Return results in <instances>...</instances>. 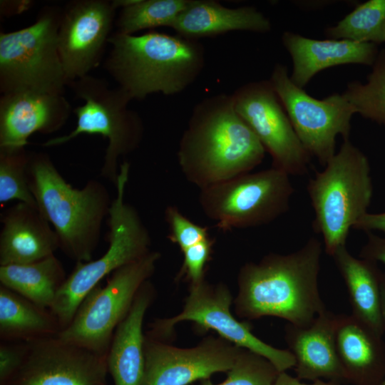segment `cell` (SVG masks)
Masks as SVG:
<instances>
[{
	"instance_id": "obj_21",
	"label": "cell",
	"mask_w": 385,
	"mask_h": 385,
	"mask_svg": "<svg viewBox=\"0 0 385 385\" xmlns=\"http://www.w3.org/2000/svg\"><path fill=\"white\" fill-rule=\"evenodd\" d=\"M155 297L150 280L138 290L133 305L116 327L106 354L108 372L114 385H141L145 368L143 322Z\"/></svg>"
},
{
	"instance_id": "obj_12",
	"label": "cell",
	"mask_w": 385,
	"mask_h": 385,
	"mask_svg": "<svg viewBox=\"0 0 385 385\" xmlns=\"http://www.w3.org/2000/svg\"><path fill=\"white\" fill-rule=\"evenodd\" d=\"M269 81L304 148L324 166L336 153L337 135L349 139L353 106L344 93L324 99L310 96L292 82L282 64L274 66Z\"/></svg>"
},
{
	"instance_id": "obj_22",
	"label": "cell",
	"mask_w": 385,
	"mask_h": 385,
	"mask_svg": "<svg viewBox=\"0 0 385 385\" xmlns=\"http://www.w3.org/2000/svg\"><path fill=\"white\" fill-rule=\"evenodd\" d=\"M336 346L347 381L356 385H380L385 378V342L354 317L342 314Z\"/></svg>"
},
{
	"instance_id": "obj_14",
	"label": "cell",
	"mask_w": 385,
	"mask_h": 385,
	"mask_svg": "<svg viewBox=\"0 0 385 385\" xmlns=\"http://www.w3.org/2000/svg\"><path fill=\"white\" fill-rule=\"evenodd\" d=\"M218 337L209 336L197 346L178 348L145 334V368L141 385H188L228 371L241 350Z\"/></svg>"
},
{
	"instance_id": "obj_24",
	"label": "cell",
	"mask_w": 385,
	"mask_h": 385,
	"mask_svg": "<svg viewBox=\"0 0 385 385\" xmlns=\"http://www.w3.org/2000/svg\"><path fill=\"white\" fill-rule=\"evenodd\" d=\"M345 283L351 316L380 336L385 333L381 316V278L377 262L353 256L346 246L331 256Z\"/></svg>"
},
{
	"instance_id": "obj_13",
	"label": "cell",
	"mask_w": 385,
	"mask_h": 385,
	"mask_svg": "<svg viewBox=\"0 0 385 385\" xmlns=\"http://www.w3.org/2000/svg\"><path fill=\"white\" fill-rule=\"evenodd\" d=\"M236 112L272 159V167L304 175L311 155L299 139L270 81L246 83L232 94Z\"/></svg>"
},
{
	"instance_id": "obj_18",
	"label": "cell",
	"mask_w": 385,
	"mask_h": 385,
	"mask_svg": "<svg viewBox=\"0 0 385 385\" xmlns=\"http://www.w3.org/2000/svg\"><path fill=\"white\" fill-rule=\"evenodd\" d=\"M342 315L325 309L307 327L289 323L285 326L284 339L294 356L299 379L347 381L336 346V332Z\"/></svg>"
},
{
	"instance_id": "obj_20",
	"label": "cell",
	"mask_w": 385,
	"mask_h": 385,
	"mask_svg": "<svg viewBox=\"0 0 385 385\" xmlns=\"http://www.w3.org/2000/svg\"><path fill=\"white\" fill-rule=\"evenodd\" d=\"M282 42L293 62L290 78L302 88L323 69L347 63L373 66L379 53L371 43L317 40L289 31L283 34Z\"/></svg>"
},
{
	"instance_id": "obj_35",
	"label": "cell",
	"mask_w": 385,
	"mask_h": 385,
	"mask_svg": "<svg viewBox=\"0 0 385 385\" xmlns=\"http://www.w3.org/2000/svg\"><path fill=\"white\" fill-rule=\"evenodd\" d=\"M367 240L359 253V257L385 265V236L368 232Z\"/></svg>"
},
{
	"instance_id": "obj_36",
	"label": "cell",
	"mask_w": 385,
	"mask_h": 385,
	"mask_svg": "<svg viewBox=\"0 0 385 385\" xmlns=\"http://www.w3.org/2000/svg\"><path fill=\"white\" fill-rule=\"evenodd\" d=\"M366 233L375 231L385 234V210L381 212L366 213L353 227Z\"/></svg>"
},
{
	"instance_id": "obj_15",
	"label": "cell",
	"mask_w": 385,
	"mask_h": 385,
	"mask_svg": "<svg viewBox=\"0 0 385 385\" xmlns=\"http://www.w3.org/2000/svg\"><path fill=\"white\" fill-rule=\"evenodd\" d=\"M115 10L113 1L108 0L72 1L62 10L58 48L68 83L99 64Z\"/></svg>"
},
{
	"instance_id": "obj_25",
	"label": "cell",
	"mask_w": 385,
	"mask_h": 385,
	"mask_svg": "<svg viewBox=\"0 0 385 385\" xmlns=\"http://www.w3.org/2000/svg\"><path fill=\"white\" fill-rule=\"evenodd\" d=\"M61 327L48 309L42 308L0 284V339L25 342L57 336Z\"/></svg>"
},
{
	"instance_id": "obj_3",
	"label": "cell",
	"mask_w": 385,
	"mask_h": 385,
	"mask_svg": "<svg viewBox=\"0 0 385 385\" xmlns=\"http://www.w3.org/2000/svg\"><path fill=\"white\" fill-rule=\"evenodd\" d=\"M105 68L131 100L161 93L178 94L199 76L205 63L197 40L152 31L134 36L115 32Z\"/></svg>"
},
{
	"instance_id": "obj_17",
	"label": "cell",
	"mask_w": 385,
	"mask_h": 385,
	"mask_svg": "<svg viewBox=\"0 0 385 385\" xmlns=\"http://www.w3.org/2000/svg\"><path fill=\"white\" fill-rule=\"evenodd\" d=\"M71 109L63 94L22 91L0 98V148H25L34 133L58 130Z\"/></svg>"
},
{
	"instance_id": "obj_28",
	"label": "cell",
	"mask_w": 385,
	"mask_h": 385,
	"mask_svg": "<svg viewBox=\"0 0 385 385\" xmlns=\"http://www.w3.org/2000/svg\"><path fill=\"white\" fill-rule=\"evenodd\" d=\"M189 2L190 0H137L121 9L115 21L117 32L133 35L143 29L171 27Z\"/></svg>"
},
{
	"instance_id": "obj_2",
	"label": "cell",
	"mask_w": 385,
	"mask_h": 385,
	"mask_svg": "<svg viewBox=\"0 0 385 385\" xmlns=\"http://www.w3.org/2000/svg\"><path fill=\"white\" fill-rule=\"evenodd\" d=\"M265 151L236 112L232 94L219 93L195 106L177 156L187 180L202 189L250 173Z\"/></svg>"
},
{
	"instance_id": "obj_29",
	"label": "cell",
	"mask_w": 385,
	"mask_h": 385,
	"mask_svg": "<svg viewBox=\"0 0 385 385\" xmlns=\"http://www.w3.org/2000/svg\"><path fill=\"white\" fill-rule=\"evenodd\" d=\"M372 66L366 83L351 82L343 93L355 113L385 125V49Z\"/></svg>"
},
{
	"instance_id": "obj_10",
	"label": "cell",
	"mask_w": 385,
	"mask_h": 385,
	"mask_svg": "<svg viewBox=\"0 0 385 385\" xmlns=\"http://www.w3.org/2000/svg\"><path fill=\"white\" fill-rule=\"evenodd\" d=\"M160 256L151 250L112 272L104 287L99 283L86 294L69 325L57 337L106 356L116 327L129 312L143 284L153 274Z\"/></svg>"
},
{
	"instance_id": "obj_39",
	"label": "cell",
	"mask_w": 385,
	"mask_h": 385,
	"mask_svg": "<svg viewBox=\"0 0 385 385\" xmlns=\"http://www.w3.org/2000/svg\"><path fill=\"white\" fill-rule=\"evenodd\" d=\"M380 385H385V378L384 379Z\"/></svg>"
},
{
	"instance_id": "obj_4",
	"label": "cell",
	"mask_w": 385,
	"mask_h": 385,
	"mask_svg": "<svg viewBox=\"0 0 385 385\" xmlns=\"http://www.w3.org/2000/svg\"><path fill=\"white\" fill-rule=\"evenodd\" d=\"M27 180L38 210L58 236L59 249L76 262L92 260L113 201L106 186L91 179L81 189L73 188L43 153H30Z\"/></svg>"
},
{
	"instance_id": "obj_6",
	"label": "cell",
	"mask_w": 385,
	"mask_h": 385,
	"mask_svg": "<svg viewBox=\"0 0 385 385\" xmlns=\"http://www.w3.org/2000/svg\"><path fill=\"white\" fill-rule=\"evenodd\" d=\"M129 171V163L120 164L116 195L108 215L106 252L97 260L76 262L50 309L57 317L61 330L69 325L83 299L102 279L151 251L148 230L137 210L125 201Z\"/></svg>"
},
{
	"instance_id": "obj_16",
	"label": "cell",
	"mask_w": 385,
	"mask_h": 385,
	"mask_svg": "<svg viewBox=\"0 0 385 385\" xmlns=\"http://www.w3.org/2000/svg\"><path fill=\"white\" fill-rule=\"evenodd\" d=\"M10 385H107L106 356L51 337L28 342Z\"/></svg>"
},
{
	"instance_id": "obj_33",
	"label": "cell",
	"mask_w": 385,
	"mask_h": 385,
	"mask_svg": "<svg viewBox=\"0 0 385 385\" xmlns=\"http://www.w3.org/2000/svg\"><path fill=\"white\" fill-rule=\"evenodd\" d=\"M214 243V239L209 237L185 250L183 262L176 279L185 278L190 285L205 281V268L211 259Z\"/></svg>"
},
{
	"instance_id": "obj_9",
	"label": "cell",
	"mask_w": 385,
	"mask_h": 385,
	"mask_svg": "<svg viewBox=\"0 0 385 385\" xmlns=\"http://www.w3.org/2000/svg\"><path fill=\"white\" fill-rule=\"evenodd\" d=\"M200 190L203 212L222 231L255 227L275 220L289 210L294 192L290 175L274 167Z\"/></svg>"
},
{
	"instance_id": "obj_11",
	"label": "cell",
	"mask_w": 385,
	"mask_h": 385,
	"mask_svg": "<svg viewBox=\"0 0 385 385\" xmlns=\"http://www.w3.org/2000/svg\"><path fill=\"white\" fill-rule=\"evenodd\" d=\"M232 303L231 292L223 283L211 284L205 280L191 284L182 311L174 317L155 320L146 336L166 342L178 323L190 321L198 332L213 330L227 342L266 358L279 372L294 367L295 359L292 352L272 346L256 337L249 322L239 321L232 315Z\"/></svg>"
},
{
	"instance_id": "obj_37",
	"label": "cell",
	"mask_w": 385,
	"mask_h": 385,
	"mask_svg": "<svg viewBox=\"0 0 385 385\" xmlns=\"http://www.w3.org/2000/svg\"><path fill=\"white\" fill-rule=\"evenodd\" d=\"M273 385H339L337 381H323L320 379L315 380L313 384H307L299 381L298 378L293 377L285 371L279 372Z\"/></svg>"
},
{
	"instance_id": "obj_7",
	"label": "cell",
	"mask_w": 385,
	"mask_h": 385,
	"mask_svg": "<svg viewBox=\"0 0 385 385\" xmlns=\"http://www.w3.org/2000/svg\"><path fill=\"white\" fill-rule=\"evenodd\" d=\"M85 103L73 111L76 126L66 135L52 138L43 147L65 144L81 134H98L108 140L101 176L115 186L118 160L137 149L143 139L144 127L138 113L128 108L131 98L118 86L111 88L106 81L91 75L68 85Z\"/></svg>"
},
{
	"instance_id": "obj_27",
	"label": "cell",
	"mask_w": 385,
	"mask_h": 385,
	"mask_svg": "<svg viewBox=\"0 0 385 385\" xmlns=\"http://www.w3.org/2000/svg\"><path fill=\"white\" fill-rule=\"evenodd\" d=\"M325 33L331 39L385 43V0H369L357 5Z\"/></svg>"
},
{
	"instance_id": "obj_38",
	"label": "cell",
	"mask_w": 385,
	"mask_h": 385,
	"mask_svg": "<svg viewBox=\"0 0 385 385\" xmlns=\"http://www.w3.org/2000/svg\"><path fill=\"white\" fill-rule=\"evenodd\" d=\"M381 316L385 332V272H383L381 278Z\"/></svg>"
},
{
	"instance_id": "obj_31",
	"label": "cell",
	"mask_w": 385,
	"mask_h": 385,
	"mask_svg": "<svg viewBox=\"0 0 385 385\" xmlns=\"http://www.w3.org/2000/svg\"><path fill=\"white\" fill-rule=\"evenodd\" d=\"M279 373L268 359L242 348L225 381L214 384L204 379L200 385H273Z\"/></svg>"
},
{
	"instance_id": "obj_30",
	"label": "cell",
	"mask_w": 385,
	"mask_h": 385,
	"mask_svg": "<svg viewBox=\"0 0 385 385\" xmlns=\"http://www.w3.org/2000/svg\"><path fill=\"white\" fill-rule=\"evenodd\" d=\"M29 154L25 148H0V202L11 200L38 207L29 188L27 167Z\"/></svg>"
},
{
	"instance_id": "obj_5",
	"label": "cell",
	"mask_w": 385,
	"mask_h": 385,
	"mask_svg": "<svg viewBox=\"0 0 385 385\" xmlns=\"http://www.w3.org/2000/svg\"><path fill=\"white\" fill-rule=\"evenodd\" d=\"M314 212L312 227L332 256L346 246L351 229L368 212L373 197L367 157L349 139L307 185Z\"/></svg>"
},
{
	"instance_id": "obj_23",
	"label": "cell",
	"mask_w": 385,
	"mask_h": 385,
	"mask_svg": "<svg viewBox=\"0 0 385 385\" xmlns=\"http://www.w3.org/2000/svg\"><path fill=\"white\" fill-rule=\"evenodd\" d=\"M171 28L178 35L197 40L232 31L266 33L270 20L252 6L229 8L212 0H190Z\"/></svg>"
},
{
	"instance_id": "obj_1",
	"label": "cell",
	"mask_w": 385,
	"mask_h": 385,
	"mask_svg": "<svg viewBox=\"0 0 385 385\" xmlns=\"http://www.w3.org/2000/svg\"><path fill=\"white\" fill-rule=\"evenodd\" d=\"M322 251V242L310 237L294 252L245 264L237 275V315L246 321L271 316L309 325L327 309L319 289Z\"/></svg>"
},
{
	"instance_id": "obj_32",
	"label": "cell",
	"mask_w": 385,
	"mask_h": 385,
	"mask_svg": "<svg viewBox=\"0 0 385 385\" xmlns=\"http://www.w3.org/2000/svg\"><path fill=\"white\" fill-rule=\"evenodd\" d=\"M169 227V240L183 252L187 248L208 239V228L194 223L175 206H168L165 212Z\"/></svg>"
},
{
	"instance_id": "obj_19",
	"label": "cell",
	"mask_w": 385,
	"mask_h": 385,
	"mask_svg": "<svg viewBox=\"0 0 385 385\" xmlns=\"http://www.w3.org/2000/svg\"><path fill=\"white\" fill-rule=\"evenodd\" d=\"M0 266L34 262L59 249L56 233L38 207L18 202L1 215Z\"/></svg>"
},
{
	"instance_id": "obj_8",
	"label": "cell",
	"mask_w": 385,
	"mask_h": 385,
	"mask_svg": "<svg viewBox=\"0 0 385 385\" xmlns=\"http://www.w3.org/2000/svg\"><path fill=\"white\" fill-rule=\"evenodd\" d=\"M62 10L44 9L26 28L0 34V91L63 94L68 84L58 48Z\"/></svg>"
},
{
	"instance_id": "obj_26",
	"label": "cell",
	"mask_w": 385,
	"mask_h": 385,
	"mask_svg": "<svg viewBox=\"0 0 385 385\" xmlns=\"http://www.w3.org/2000/svg\"><path fill=\"white\" fill-rule=\"evenodd\" d=\"M66 278L54 255L34 262L0 266L1 285L48 309Z\"/></svg>"
},
{
	"instance_id": "obj_34",
	"label": "cell",
	"mask_w": 385,
	"mask_h": 385,
	"mask_svg": "<svg viewBox=\"0 0 385 385\" xmlns=\"http://www.w3.org/2000/svg\"><path fill=\"white\" fill-rule=\"evenodd\" d=\"M29 351L28 342H0V385H10L23 365Z\"/></svg>"
}]
</instances>
